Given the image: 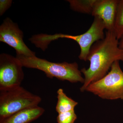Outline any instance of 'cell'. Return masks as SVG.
Masks as SVG:
<instances>
[{
    "label": "cell",
    "mask_w": 123,
    "mask_h": 123,
    "mask_svg": "<svg viewBox=\"0 0 123 123\" xmlns=\"http://www.w3.org/2000/svg\"><path fill=\"white\" fill-rule=\"evenodd\" d=\"M119 42L114 31H107L104 38L92 45L87 58L90 62L89 67L80 70L85 76L81 92L105 76L115 62L123 61V50L119 48Z\"/></svg>",
    "instance_id": "obj_1"
},
{
    "label": "cell",
    "mask_w": 123,
    "mask_h": 123,
    "mask_svg": "<svg viewBox=\"0 0 123 123\" xmlns=\"http://www.w3.org/2000/svg\"><path fill=\"white\" fill-rule=\"evenodd\" d=\"M16 57L21 62L23 67L36 69L44 72L48 77L55 78L61 80H66L71 83L81 82L84 84L85 79L79 70L76 62L55 63L34 56L17 55Z\"/></svg>",
    "instance_id": "obj_2"
},
{
    "label": "cell",
    "mask_w": 123,
    "mask_h": 123,
    "mask_svg": "<svg viewBox=\"0 0 123 123\" xmlns=\"http://www.w3.org/2000/svg\"><path fill=\"white\" fill-rule=\"evenodd\" d=\"M42 101L21 86L0 90V120L20 111L37 106Z\"/></svg>",
    "instance_id": "obj_3"
},
{
    "label": "cell",
    "mask_w": 123,
    "mask_h": 123,
    "mask_svg": "<svg viewBox=\"0 0 123 123\" xmlns=\"http://www.w3.org/2000/svg\"><path fill=\"white\" fill-rule=\"evenodd\" d=\"M105 27L102 20L98 17H95L90 28L84 34L78 35L60 33L53 35L43 34L42 41L44 45L48 46L52 41L61 38L73 40L78 43L80 48L79 59L86 61H87L89 52L93 43L105 37Z\"/></svg>",
    "instance_id": "obj_4"
},
{
    "label": "cell",
    "mask_w": 123,
    "mask_h": 123,
    "mask_svg": "<svg viewBox=\"0 0 123 123\" xmlns=\"http://www.w3.org/2000/svg\"><path fill=\"white\" fill-rule=\"evenodd\" d=\"M119 62H114L107 74L90 85L86 91L103 99H123V72Z\"/></svg>",
    "instance_id": "obj_5"
},
{
    "label": "cell",
    "mask_w": 123,
    "mask_h": 123,
    "mask_svg": "<svg viewBox=\"0 0 123 123\" xmlns=\"http://www.w3.org/2000/svg\"><path fill=\"white\" fill-rule=\"evenodd\" d=\"M22 64L16 57L0 55V90L21 86L24 78Z\"/></svg>",
    "instance_id": "obj_6"
},
{
    "label": "cell",
    "mask_w": 123,
    "mask_h": 123,
    "mask_svg": "<svg viewBox=\"0 0 123 123\" xmlns=\"http://www.w3.org/2000/svg\"><path fill=\"white\" fill-rule=\"evenodd\" d=\"M23 32L17 24L6 18L0 26V41L15 49L17 55L34 56L35 53L29 49L23 40Z\"/></svg>",
    "instance_id": "obj_7"
},
{
    "label": "cell",
    "mask_w": 123,
    "mask_h": 123,
    "mask_svg": "<svg viewBox=\"0 0 123 123\" xmlns=\"http://www.w3.org/2000/svg\"><path fill=\"white\" fill-rule=\"evenodd\" d=\"M118 0H96L91 15L102 20L107 31H114Z\"/></svg>",
    "instance_id": "obj_8"
},
{
    "label": "cell",
    "mask_w": 123,
    "mask_h": 123,
    "mask_svg": "<svg viewBox=\"0 0 123 123\" xmlns=\"http://www.w3.org/2000/svg\"><path fill=\"white\" fill-rule=\"evenodd\" d=\"M44 111L39 106L25 109L0 120V123H29L40 117Z\"/></svg>",
    "instance_id": "obj_9"
},
{
    "label": "cell",
    "mask_w": 123,
    "mask_h": 123,
    "mask_svg": "<svg viewBox=\"0 0 123 123\" xmlns=\"http://www.w3.org/2000/svg\"><path fill=\"white\" fill-rule=\"evenodd\" d=\"M57 102L55 110L58 114L68 112L74 110L78 103L66 95L63 89H59L57 91Z\"/></svg>",
    "instance_id": "obj_10"
},
{
    "label": "cell",
    "mask_w": 123,
    "mask_h": 123,
    "mask_svg": "<svg viewBox=\"0 0 123 123\" xmlns=\"http://www.w3.org/2000/svg\"><path fill=\"white\" fill-rule=\"evenodd\" d=\"M96 0H68L70 8L81 13L91 14Z\"/></svg>",
    "instance_id": "obj_11"
},
{
    "label": "cell",
    "mask_w": 123,
    "mask_h": 123,
    "mask_svg": "<svg viewBox=\"0 0 123 123\" xmlns=\"http://www.w3.org/2000/svg\"><path fill=\"white\" fill-rule=\"evenodd\" d=\"M114 31L118 39L123 35V0H118L114 25Z\"/></svg>",
    "instance_id": "obj_12"
},
{
    "label": "cell",
    "mask_w": 123,
    "mask_h": 123,
    "mask_svg": "<svg viewBox=\"0 0 123 123\" xmlns=\"http://www.w3.org/2000/svg\"><path fill=\"white\" fill-rule=\"evenodd\" d=\"M77 119L74 110L58 114L56 118L57 123H74Z\"/></svg>",
    "instance_id": "obj_13"
},
{
    "label": "cell",
    "mask_w": 123,
    "mask_h": 123,
    "mask_svg": "<svg viewBox=\"0 0 123 123\" xmlns=\"http://www.w3.org/2000/svg\"><path fill=\"white\" fill-rule=\"evenodd\" d=\"M12 3V0H0V16H2L10 7Z\"/></svg>",
    "instance_id": "obj_14"
},
{
    "label": "cell",
    "mask_w": 123,
    "mask_h": 123,
    "mask_svg": "<svg viewBox=\"0 0 123 123\" xmlns=\"http://www.w3.org/2000/svg\"><path fill=\"white\" fill-rule=\"evenodd\" d=\"M120 39V40L119 42V48L123 50V35Z\"/></svg>",
    "instance_id": "obj_15"
}]
</instances>
